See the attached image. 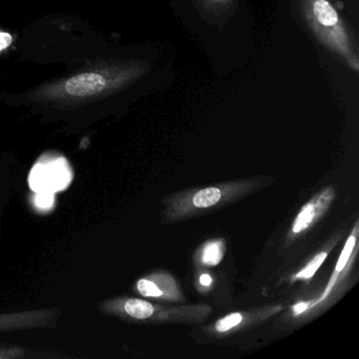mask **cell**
<instances>
[{"label":"cell","mask_w":359,"mask_h":359,"mask_svg":"<svg viewBox=\"0 0 359 359\" xmlns=\"http://www.w3.org/2000/svg\"><path fill=\"white\" fill-rule=\"evenodd\" d=\"M137 73L133 67L102 55L96 50L73 58L60 76L34 86L24 93L8 94L3 97L45 111L97 110L100 104L132 83Z\"/></svg>","instance_id":"obj_1"},{"label":"cell","mask_w":359,"mask_h":359,"mask_svg":"<svg viewBox=\"0 0 359 359\" xmlns=\"http://www.w3.org/2000/svg\"><path fill=\"white\" fill-rule=\"evenodd\" d=\"M309 16L327 43L344 55L350 53L337 12L327 0H309Z\"/></svg>","instance_id":"obj_2"},{"label":"cell","mask_w":359,"mask_h":359,"mask_svg":"<svg viewBox=\"0 0 359 359\" xmlns=\"http://www.w3.org/2000/svg\"><path fill=\"white\" fill-rule=\"evenodd\" d=\"M71 180L70 168L62 157L48 159L34 165L29 182L37 192H55L62 190Z\"/></svg>","instance_id":"obj_3"},{"label":"cell","mask_w":359,"mask_h":359,"mask_svg":"<svg viewBox=\"0 0 359 359\" xmlns=\"http://www.w3.org/2000/svg\"><path fill=\"white\" fill-rule=\"evenodd\" d=\"M137 291L146 297L177 300L182 297L173 277L168 274L151 275L137 281Z\"/></svg>","instance_id":"obj_4"},{"label":"cell","mask_w":359,"mask_h":359,"mask_svg":"<svg viewBox=\"0 0 359 359\" xmlns=\"http://www.w3.org/2000/svg\"><path fill=\"white\" fill-rule=\"evenodd\" d=\"M333 198L334 191L329 188L323 191L314 201L306 203V205L302 208L299 214H298L296 219L294 220L293 226H292V232H293L294 234H298V233L302 232V231L309 228L315 218L325 213V210L327 209V207H329Z\"/></svg>","instance_id":"obj_5"},{"label":"cell","mask_w":359,"mask_h":359,"mask_svg":"<svg viewBox=\"0 0 359 359\" xmlns=\"http://www.w3.org/2000/svg\"><path fill=\"white\" fill-rule=\"evenodd\" d=\"M121 310L126 315L134 319H148L155 313V308L151 302L146 300L130 298L121 304Z\"/></svg>","instance_id":"obj_6"},{"label":"cell","mask_w":359,"mask_h":359,"mask_svg":"<svg viewBox=\"0 0 359 359\" xmlns=\"http://www.w3.org/2000/svg\"><path fill=\"white\" fill-rule=\"evenodd\" d=\"M222 199V192L217 188H208L198 191L193 196V205L199 209L212 207L216 205Z\"/></svg>","instance_id":"obj_7"},{"label":"cell","mask_w":359,"mask_h":359,"mask_svg":"<svg viewBox=\"0 0 359 359\" xmlns=\"http://www.w3.org/2000/svg\"><path fill=\"white\" fill-rule=\"evenodd\" d=\"M224 257V243L222 241H210L203 247L201 260L208 266H216Z\"/></svg>","instance_id":"obj_8"},{"label":"cell","mask_w":359,"mask_h":359,"mask_svg":"<svg viewBox=\"0 0 359 359\" xmlns=\"http://www.w3.org/2000/svg\"><path fill=\"white\" fill-rule=\"evenodd\" d=\"M327 256V252H320V253L317 254L299 273L296 274L295 278L309 279L314 276L315 273L318 270L319 266L323 264Z\"/></svg>","instance_id":"obj_9"},{"label":"cell","mask_w":359,"mask_h":359,"mask_svg":"<svg viewBox=\"0 0 359 359\" xmlns=\"http://www.w3.org/2000/svg\"><path fill=\"white\" fill-rule=\"evenodd\" d=\"M355 243H356V234L351 235V236L348 237V241H346L344 250H342V253L340 254L337 264H336V273L341 272V271L344 270L346 262H348V258L351 257V254H352L353 250H354Z\"/></svg>","instance_id":"obj_10"},{"label":"cell","mask_w":359,"mask_h":359,"mask_svg":"<svg viewBox=\"0 0 359 359\" xmlns=\"http://www.w3.org/2000/svg\"><path fill=\"white\" fill-rule=\"evenodd\" d=\"M243 317L241 313H232V314L226 315L224 318L220 319L216 323V331L219 333L229 331L232 327H236L243 321Z\"/></svg>","instance_id":"obj_11"},{"label":"cell","mask_w":359,"mask_h":359,"mask_svg":"<svg viewBox=\"0 0 359 359\" xmlns=\"http://www.w3.org/2000/svg\"><path fill=\"white\" fill-rule=\"evenodd\" d=\"M37 205L39 208H49L51 207L53 203V196L52 193L50 192H39L36 197Z\"/></svg>","instance_id":"obj_12"},{"label":"cell","mask_w":359,"mask_h":359,"mask_svg":"<svg viewBox=\"0 0 359 359\" xmlns=\"http://www.w3.org/2000/svg\"><path fill=\"white\" fill-rule=\"evenodd\" d=\"M13 43V36L9 32L0 30V53L9 49L10 46Z\"/></svg>","instance_id":"obj_13"},{"label":"cell","mask_w":359,"mask_h":359,"mask_svg":"<svg viewBox=\"0 0 359 359\" xmlns=\"http://www.w3.org/2000/svg\"><path fill=\"white\" fill-rule=\"evenodd\" d=\"M310 306L311 304L309 302H298V304H296L295 306H292L293 314L295 315V316L296 315L302 314V313L304 312V311H306V309H308Z\"/></svg>","instance_id":"obj_14"},{"label":"cell","mask_w":359,"mask_h":359,"mask_svg":"<svg viewBox=\"0 0 359 359\" xmlns=\"http://www.w3.org/2000/svg\"><path fill=\"white\" fill-rule=\"evenodd\" d=\"M199 281H201V285H210L212 283V278L209 274H203L199 278Z\"/></svg>","instance_id":"obj_15"},{"label":"cell","mask_w":359,"mask_h":359,"mask_svg":"<svg viewBox=\"0 0 359 359\" xmlns=\"http://www.w3.org/2000/svg\"><path fill=\"white\" fill-rule=\"evenodd\" d=\"M214 1H222V0H214Z\"/></svg>","instance_id":"obj_16"}]
</instances>
